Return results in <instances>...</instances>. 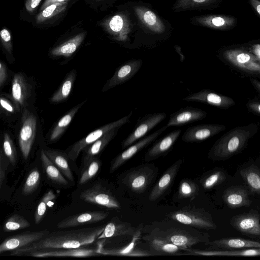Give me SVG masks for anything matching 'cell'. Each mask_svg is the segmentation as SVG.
Wrapping results in <instances>:
<instances>
[{"label": "cell", "instance_id": "f5cc1de1", "mask_svg": "<svg viewBox=\"0 0 260 260\" xmlns=\"http://www.w3.org/2000/svg\"><path fill=\"white\" fill-rule=\"evenodd\" d=\"M253 9L260 16V0H249Z\"/></svg>", "mask_w": 260, "mask_h": 260}, {"label": "cell", "instance_id": "5b68a950", "mask_svg": "<svg viewBox=\"0 0 260 260\" xmlns=\"http://www.w3.org/2000/svg\"><path fill=\"white\" fill-rule=\"evenodd\" d=\"M168 216L172 220L192 228L205 230L216 229L212 215L205 210L194 207H185L171 212Z\"/></svg>", "mask_w": 260, "mask_h": 260}, {"label": "cell", "instance_id": "4316f807", "mask_svg": "<svg viewBox=\"0 0 260 260\" xmlns=\"http://www.w3.org/2000/svg\"><path fill=\"white\" fill-rule=\"evenodd\" d=\"M136 229L128 223L113 218L105 225L104 231L97 240L120 236H133Z\"/></svg>", "mask_w": 260, "mask_h": 260}, {"label": "cell", "instance_id": "9a60e30c", "mask_svg": "<svg viewBox=\"0 0 260 260\" xmlns=\"http://www.w3.org/2000/svg\"><path fill=\"white\" fill-rule=\"evenodd\" d=\"M49 233L47 229L39 231L28 232L6 238L0 245V253L13 251L37 241Z\"/></svg>", "mask_w": 260, "mask_h": 260}, {"label": "cell", "instance_id": "681fc988", "mask_svg": "<svg viewBox=\"0 0 260 260\" xmlns=\"http://www.w3.org/2000/svg\"><path fill=\"white\" fill-rule=\"evenodd\" d=\"M143 18L145 22L149 25H153L156 22V15L150 11H147L144 13Z\"/></svg>", "mask_w": 260, "mask_h": 260}, {"label": "cell", "instance_id": "4dcf8cb0", "mask_svg": "<svg viewBox=\"0 0 260 260\" xmlns=\"http://www.w3.org/2000/svg\"><path fill=\"white\" fill-rule=\"evenodd\" d=\"M119 128L112 129L91 144L86 151L83 158V165L101 152L116 136Z\"/></svg>", "mask_w": 260, "mask_h": 260}, {"label": "cell", "instance_id": "d4e9b609", "mask_svg": "<svg viewBox=\"0 0 260 260\" xmlns=\"http://www.w3.org/2000/svg\"><path fill=\"white\" fill-rule=\"evenodd\" d=\"M213 249L234 250L260 248V243L242 238H222L205 243Z\"/></svg>", "mask_w": 260, "mask_h": 260}, {"label": "cell", "instance_id": "f35d334b", "mask_svg": "<svg viewBox=\"0 0 260 260\" xmlns=\"http://www.w3.org/2000/svg\"><path fill=\"white\" fill-rule=\"evenodd\" d=\"M225 179V173L222 170H218L205 176L200 182L204 189H210L222 183Z\"/></svg>", "mask_w": 260, "mask_h": 260}, {"label": "cell", "instance_id": "ba28073f", "mask_svg": "<svg viewBox=\"0 0 260 260\" xmlns=\"http://www.w3.org/2000/svg\"><path fill=\"white\" fill-rule=\"evenodd\" d=\"M166 117V113L160 112L148 114L139 119L132 132L122 141V148L125 149L141 139Z\"/></svg>", "mask_w": 260, "mask_h": 260}, {"label": "cell", "instance_id": "d590c367", "mask_svg": "<svg viewBox=\"0 0 260 260\" xmlns=\"http://www.w3.org/2000/svg\"><path fill=\"white\" fill-rule=\"evenodd\" d=\"M101 165L100 160L95 157L84 164L80 175L79 184H84L91 179L98 172Z\"/></svg>", "mask_w": 260, "mask_h": 260}, {"label": "cell", "instance_id": "ac0fdd59", "mask_svg": "<svg viewBox=\"0 0 260 260\" xmlns=\"http://www.w3.org/2000/svg\"><path fill=\"white\" fill-rule=\"evenodd\" d=\"M143 226L142 224H140L137 228L136 232L133 236L132 241L128 245L122 248L117 249H105L103 248L102 243L98 244V248L99 252L101 255H121L131 256H145L154 255L152 253L149 252L145 250L136 249L135 246L138 241L140 239L142 235Z\"/></svg>", "mask_w": 260, "mask_h": 260}, {"label": "cell", "instance_id": "2e32d148", "mask_svg": "<svg viewBox=\"0 0 260 260\" xmlns=\"http://www.w3.org/2000/svg\"><path fill=\"white\" fill-rule=\"evenodd\" d=\"M230 224L243 234L260 237V215L256 212L235 215L230 219Z\"/></svg>", "mask_w": 260, "mask_h": 260}, {"label": "cell", "instance_id": "7c38bea8", "mask_svg": "<svg viewBox=\"0 0 260 260\" xmlns=\"http://www.w3.org/2000/svg\"><path fill=\"white\" fill-rule=\"evenodd\" d=\"M182 100L202 103L222 109H229L236 104L234 100L231 98L209 89H202L191 93Z\"/></svg>", "mask_w": 260, "mask_h": 260}, {"label": "cell", "instance_id": "836d02e7", "mask_svg": "<svg viewBox=\"0 0 260 260\" xmlns=\"http://www.w3.org/2000/svg\"><path fill=\"white\" fill-rule=\"evenodd\" d=\"M84 102L74 107L59 119L51 133L50 136V140L51 141H54L60 137Z\"/></svg>", "mask_w": 260, "mask_h": 260}, {"label": "cell", "instance_id": "11a10c76", "mask_svg": "<svg viewBox=\"0 0 260 260\" xmlns=\"http://www.w3.org/2000/svg\"><path fill=\"white\" fill-rule=\"evenodd\" d=\"M68 0H46L45 2L44 5L42 7V8L45 9L49 5L55 3H65Z\"/></svg>", "mask_w": 260, "mask_h": 260}, {"label": "cell", "instance_id": "f546056e", "mask_svg": "<svg viewBox=\"0 0 260 260\" xmlns=\"http://www.w3.org/2000/svg\"><path fill=\"white\" fill-rule=\"evenodd\" d=\"M40 157L43 168L49 180L59 185H65L68 184L67 178L47 156L44 150H42Z\"/></svg>", "mask_w": 260, "mask_h": 260}, {"label": "cell", "instance_id": "8d00e7d4", "mask_svg": "<svg viewBox=\"0 0 260 260\" xmlns=\"http://www.w3.org/2000/svg\"><path fill=\"white\" fill-rule=\"evenodd\" d=\"M199 190V186L194 181L188 179H183L180 181L179 185L178 198H194L198 194Z\"/></svg>", "mask_w": 260, "mask_h": 260}, {"label": "cell", "instance_id": "8992f818", "mask_svg": "<svg viewBox=\"0 0 260 260\" xmlns=\"http://www.w3.org/2000/svg\"><path fill=\"white\" fill-rule=\"evenodd\" d=\"M156 172L152 165H143L126 172L122 175L121 181L132 191L142 193L152 182Z\"/></svg>", "mask_w": 260, "mask_h": 260}, {"label": "cell", "instance_id": "1f68e13d", "mask_svg": "<svg viewBox=\"0 0 260 260\" xmlns=\"http://www.w3.org/2000/svg\"><path fill=\"white\" fill-rule=\"evenodd\" d=\"M240 173L251 192L260 195V170L252 165L241 169Z\"/></svg>", "mask_w": 260, "mask_h": 260}, {"label": "cell", "instance_id": "bcb514c9", "mask_svg": "<svg viewBox=\"0 0 260 260\" xmlns=\"http://www.w3.org/2000/svg\"><path fill=\"white\" fill-rule=\"evenodd\" d=\"M123 21L122 17L119 15L113 16L109 22V26L114 32L119 31L122 28Z\"/></svg>", "mask_w": 260, "mask_h": 260}, {"label": "cell", "instance_id": "30bf717a", "mask_svg": "<svg viewBox=\"0 0 260 260\" xmlns=\"http://www.w3.org/2000/svg\"><path fill=\"white\" fill-rule=\"evenodd\" d=\"M168 127L165 125L153 133L140 139L119 153L111 161L109 172H114L142 149L154 141Z\"/></svg>", "mask_w": 260, "mask_h": 260}, {"label": "cell", "instance_id": "484cf974", "mask_svg": "<svg viewBox=\"0 0 260 260\" xmlns=\"http://www.w3.org/2000/svg\"><path fill=\"white\" fill-rule=\"evenodd\" d=\"M28 84L20 73L15 74L12 82L11 96L15 107L20 110L28 97Z\"/></svg>", "mask_w": 260, "mask_h": 260}, {"label": "cell", "instance_id": "816d5d0a", "mask_svg": "<svg viewBox=\"0 0 260 260\" xmlns=\"http://www.w3.org/2000/svg\"><path fill=\"white\" fill-rule=\"evenodd\" d=\"M41 1V0H27L25 4L27 10L32 11L39 5Z\"/></svg>", "mask_w": 260, "mask_h": 260}, {"label": "cell", "instance_id": "7402d4cb", "mask_svg": "<svg viewBox=\"0 0 260 260\" xmlns=\"http://www.w3.org/2000/svg\"><path fill=\"white\" fill-rule=\"evenodd\" d=\"M109 215L103 211H91L69 216L57 224L59 229L76 227L87 224L99 222L106 218Z\"/></svg>", "mask_w": 260, "mask_h": 260}, {"label": "cell", "instance_id": "7dc6e473", "mask_svg": "<svg viewBox=\"0 0 260 260\" xmlns=\"http://www.w3.org/2000/svg\"><path fill=\"white\" fill-rule=\"evenodd\" d=\"M246 106L250 112L260 116V100H250L246 103Z\"/></svg>", "mask_w": 260, "mask_h": 260}, {"label": "cell", "instance_id": "e575fe53", "mask_svg": "<svg viewBox=\"0 0 260 260\" xmlns=\"http://www.w3.org/2000/svg\"><path fill=\"white\" fill-rule=\"evenodd\" d=\"M76 76V72L72 71L64 80L60 88L50 99L52 103L62 102L67 99L70 95Z\"/></svg>", "mask_w": 260, "mask_h": 260}, {"label": "cell", "instance_id": "277c9868", "mask_svg": "<svg viewBox=\"0 0 260 260\" xmlns=\"http://www.w3.org/2000/svg\"><path fill=\"white\" fill-rule=\"evenodd\" d=\"M225 64L251 77H260V61L250 51L242 48H228L219 53Z\"/></svg>", "mask_w": 260, "mask_h": 260}, {"label": "cell", "instance_id": "d6986e66", "mask_svg": "<svg viewBox=\"0 0 260 260\" xmlns=\"http://www.w3.org/2000/svg\"><path fill=\"white\" fill-rule=\"evenodd\" d=\"M207 116L206 111L193 107H185L171 114L166 126H180L200 121Z\"/></svg>", "mask_w": 260, "mask_h": 260}, {"label": "cell", "instance_id": "60d3db41", "mask_svg": "<svg viewBox=\"0 0 260 260\" xmlns=\"http://www.w3.org/2000/svg\"><path fill=\"white\" fill-rule=\"evenodd\" d=\"M40 173L37 168L31 171L22 188V194L28 195L34 192L37 188L40 181Z\"/></svg>", "mask_w": 260, "mask_h": 260}, {"label": "cell", "instance_id": "7bdbcfd3", "mask_svg": "<svg viewBox=\"0 0 260 260\" xmlns=\"http://www.w3.org/2000/svg\"><path fill=\"white\" fill-rule=\"evenodd\" d=\"M3 150L5 156L13 166L17 162V152L13 143L8 133H5L3 140Z\"/></svg>", "mask_w": 260, "mask_h": 260}, {"label": "cell", "instance_id": "44dd1931", "mask_svg": "<svg viewBox=\"0 0 260 260\" xmlns=\"http://www.w3.org/2000/svg\"><path fill=\"white\" fill-rule=\"evenodd\" d=\"M181 132L180 129H175L156 142L146 152L144 161H150L168 153L179 137Z\"/></svg>", "mask_w": 260, "mask_h": 260}, {"label": "cell", "instance_id": "d6a6232c", "mask_svg": "<svg viewBox=\"0 0 260 260\" xmlns=\"http://www.w3.org/2000/svg\"><path fill=\"white\" fill-rule=\"evenodd\" d=\"M85 34L80 33L55 47L51 51L53 56L69 57L73 54L82 42Z\"/></svg>", "mask_w": 260, "mask_h": 260}, {"label": "cell", "instance_id": "603a6c76", "mask_svg": "<svg viewBox=\"0 0 260 260\" xmlns=\"http://www.w3.org/2000/svg\"><path fill=\"white\" fill-rule=\"evenodd\" d=\"M182 162V159H178L166 171L152 189L149 196L150 201H156L169 188L175 179Z\"/></svg>", "mask_w": 260, "mask_h": 260}, {"label": "cell", "instance_id": "5bb4252c", "mask_svg": "<svg viewBox=\"0 0 260 260\" xmlns=\"http://www.w3.org/2000/svg\"><path fill=\"white\" fill-rule=\"evenodd\" d=\"M142 64L141 59H132L124 62L117 68L113 76L107 81L102 91H106L129 81L137 73Z\"/></svg>", "mask_w": 260, "mask_h": 260}, {"label": "cell", "instance_id": "8fae6325", "mask_svg": "<svg viewBox=\"0 0 260 260\" xmlns=\"http://www.w3.org/2000/svg\"><path fill=\"white\" fill-rule=\"evenodd\" d=\"M81 200L108 208L118 209L120 205L111 192L100 184H96L83 191L79 195Z\"/></svg>", "mask_w": 260, "mask_h": 260}, {"label": "cell", "instance_id": "9f6ffc18", "mask_svg": "<svg viewBox=\"0 0 260 260\" xmlns=\"http://www.w3.org/2000/svg\"><path fill=\"white\" fill-rule=\"evenodd\" d=\"M251 52H252L253 54H254L258 58V60L260 61V51H258L257 49H253V50L252 51H250Z\"/></svg>", "mask_w": 260, "mask_h": 260}, {"label": "cell", "instance_id": "52a82bcc", "mask_svg": "<svg viewBox=\"0 0 260 260\" xmlns=\"http://www.w3.org/2000/svg\"><path fill=\"white\" fill-rule=\"evenodd\" d=\"M133 111L122 118L104 125L92 132L85 137L74 144L68 151V156L71 160L75 161L81 151L87 146L91 145L105 134L113 129L120 128L122 125L129 122Z\"/></svg>", "mask_w": 260, "mask_h": 260}, {"label": "cell", "instance_id": "7a4b0ae2", "mask_svg": "<svg viewBox=\"0 0 260 260\" xmlns=\"http://www.w3.org/2000/svg\"><path fill=\"white\" fill-rule=\"evenodd\" d=\"M258 131L255 123L235 127L223 134L213 145L208 157L213 160H222L241 152L249 141Z\"/></svg>", "mask_w": 260, "mask_h": 260}, {"label": "cell", "instance_id": "9c48e42d", "mask_svg": "<svg viewBox=\"0 0 260 260\" xmlns=\"http://www.w3.org/2000/svg\"><path fill=\"white\" fill-rule=\"evenodd\" d=\"M37 119L35 115L25 110L22 117V124L19 135V144L22 156L26 160L34 144L36 133Z\"/></svg>", "mask_w": 260, "mask_h": 260}, {"label": "cell", "instance_id": "b9f144b4", "mask_svg": "<svg viewBox=\"0 0 260 260\" xmlns=\"http://www.w3.org/2000/svg\"><path fill=\"white\" fill-rule=\"evenodd\" d=\"M66 7L65 3H53L45 9L38 15L37 22H43L63 11Z\"/></svg>", "mask_w": 260, "mask_h": 260}, {"label": "cell", "instance_id": "ee69618b", "mask_svg": "<svg viewBox=\"0 0 260 260\" xmlns=\"http://www.w3.org/2000/svg\"><path fill=\"white\" fill-rule=\"evenodd\" d=\"M3 44L7 51L11 53L12 51L11 36L7 29H3L0 32Z\"/></svg>", "mask_w": 260, "mask_h": 260}, {"label": "cell", "instance_id": "db71d44e", "mask_svg": "<svg viewBox=\"0 0 260 260\" xmlns=\"http://www.w3.org/2000/svg\"><path fill=\"white\" fill-rule=\"evenodd\" d=\"M249 80L254 88L260 94V81L254 77H250Z\"/></svg>", "mask_w": 260, "mask_h": 260}, {"label": "cell", "instance_id": "6f0895ef", "mask_svg": "<svg viewBox=\"0 0 260 260\" xmlns=\"http://www.w3.org/2000/svg\"><path fill=\"white\" fill-rule=\"evenodd\" d=\"M194 2L196 3H201L205 2L206 0H193Z\"/></svg>", "mask_w": 260, "mask_h": 260}, {"label": "cell", "instance_id": "cb8c5ba5", "mask_svg": "<svg viewBox=\"0 0 260 260\" xmlns=\"http://www.w3.org/2000/svg\"><path fill=\"white\" fill-rule=\"evenodd\" d=\"M248 189L242 186H231L225 190L222 199L229 208L236 209L251 204Z\"/></svg>", "mask_w": 260, "mask_h": 260}, {"label": "cell", "instance_id": "c3c4849f", "mask_svg": "<svg viewBox=\"0 0 260 260\" xmlns=\"http://www.w3.org/2000/svg\"><path fill=\"white\" fill-rule=\"evenodd\" d=\"M1 107L8 112L13 113L15 111V108L11 103L4 97L0 99Z\"/></svg>", "mask_w": 260, "mask_h": 260}, {"label": "cell", "instance_id": "ffe728a7", "mask_svg": "<svg viewBox=\"0 0 260 260\" xmlns=\"http://www.w3.org/2000/svg\"><path fill=\"white\" fill-rule=\"evenodd\" d=\"M82 247L76 248L58 249L34 251L27 254L26 255H29L37 257H86L101 255L99 252L98 247L96 249H93L82 248Z\"/></svg>", "mask_w": 260, "mask_h": 260}, {"label": "cell", "instance_id": "f907efd6", "mask_svg": "<svg viewBox=\"0 0 260 260\" xmlns=\"http://www.w3.org/2000/svg\"><path fill=\"white\" fill-rule=\"evenodd\" d=\"M7 78V70L4 63L0 62V86L4 84Z\"/></svg>", "mask_w": 260, "mask_h": 260}, {"label": "cell", "instance_id": "6da1fadb", "mask_svg": "<svg viewBox=\"0 0 260 260\" xmlns=\"http://www.w3.org/2000/svg\"><path fill=\"white\" fill-rule=\"evenodd\" d=\"M105 225L49 232L41 239L13 250L11 255H26L34 251L79 248L90 244L98 239Z\"/></svg>", "mask_w": 260, "mask_h": 260}, {"label": "cell", "instance_id": "74e56055", "mask_svg": "<svg viewBox=\"0 0 260 260\" xmlns=\"http://www.w3.org/2000/svg\"><path fill=\"white\" fill-rule=\"evenodd\" d=\"M30 223L22 216L14 214L10 216L4 223L3 230L5 232H11L27 228Z\"/></svg>", "mask_w": 260, "mask_h": 260}, {"label": "cell", "instance_id": "e0dca14e", "mask_svg": "<svg viewBox=\"0 0 260 260\" xmlns=\"http://www.w3.org/2000/svg\"><path fill=\"white\" fill-rule=\"evenodd\" d=\"M154 254H178L181 250L177 246L169 242L157 230L152 228L149 232L142 236Z\"/></svg>", "mask_w": 260, "mask_h": 260}, {"label": "cell", "instance_id": "f1b7e54d", "mask_svg": "<svg viewBox=\"0 0 260 260\" xmlns=\"http://www.w3.org/2000/svg\"><path fill=\"white\" fill-rule=\"evenodd\" d=\"M188 251L193 254L205 256H260V248H247L242 250H223L213 251L197 250H192L190 248L188 250Z\"/></svg>", "mask_w": 260, "mask_h": 260}, {"label": "cell", "instance_id": "83f0119b", "mask_svg": "<svg viewBox=\"0 0 260 260\" xmlns=\"http://www.w3.org/2000/svg\"><path fill=\"white\" fill-rule=\"evenodd\" d=\"M47 156L60 170L66 178L72 182H74V178L70 168L67 154L53 149H45Z\"/></svg>", "mask_w": 260, "mask_h": 260}, {"label": "cell", "instance_id": "f6af8a7d", "mask_svg": "<svg viewBox=\"0 0 260 260\" xmlns=\"http://www.w3.org/2000/svg\"><path fill=\"white\" fill-rule=\"evenodd\" d=\"M2 150L0 154V186L2 187L6 177V173L8 165L7 159Z\"/></svg>", "mask_w": 260, "mask_h": 260}, {"label": "cell", "instance_id": "3957f363", "mask_svg": "<svg viewBox=\"0 0 260 260\" xmlns=\"http://www.w3.org/2000/svg\"><path fill=\"white\" fill-rule=\"evenodd\" d=\"M168 222H161L154 226L157 231L169 242L177 246L181 250L188 251L191 247L200 243L209 241V235L189 228L182 224V226Z\"/></svg>", "mask_w": 260, "mask_h": 260}, {"label": "cell", "instance_id": "ab89813d", "mask_svg": "<svg viewBox=\"0 0 260 260\" xmlns=\"http://www.w3.org/2000/svg\"><path fill=\"white\" fill-rule=\"evenodd\" d=\"M56 198V195L52 189L48 190L44 194L37 206L35 213V222L36 224H39L42 220L46 213L48 203L55 200Z\"/></svg>", "mask_w": 260, "mask_h": 260}, {"label": "cell", "instance_id": "4fadbf2b", "mask_svg": "<svg viewBox=\"0 0 260 260\" xmlns=\"http://www.w3.org/2000/svg\"><path fill=\"white\" fill-rule=\"evenodd\" d=\"M226 126L221 124H202L188 127L182 136L186 143L200 142L224 131Z\"/></svg>", "mask_w": 260, "mask_h": 260}]
</instances>
